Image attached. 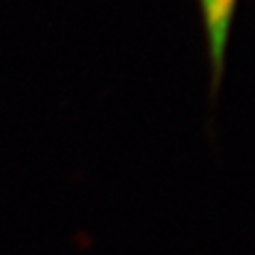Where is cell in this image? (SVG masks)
I'll list each match as a JSON object with an SVG mask.
<instances>
[{
	"label": "cell",
	"mask_w": 255,
	"mask_h": 255,
	"mask_svg": "<svg viewBox=\"0 0 255 255\" xmlns=\"http://www.w3.org/2000/svg\"><path fill=\"white\" fill-rule=\"evenodd\" d=\"M202 15V25L206 32L208 42V59L212 68V87L218 89L223 66H225V55L227 44L231 36V25L233 15L237 8V0H199Z\"/></svg>",
	"instance_id": "cell-1"
}]
</instances>
